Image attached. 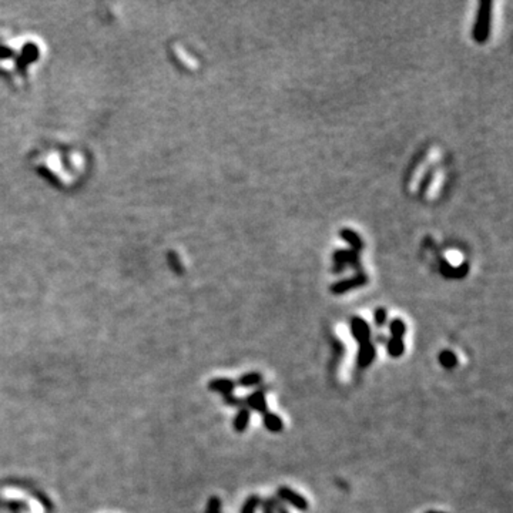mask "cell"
<instances>
[{
	"instance_id": "10",
	"label": "cell",
	"mask_w": 513,
	"mask_h": 513,
	"mask_svg": "<svg viewBox=\"0 0 513 513\" xmlns=\"http://www.w3.org/2000/svg\"><path fill=\"white\" fill-rule=\"evenodd\" d=\"M262 422H264V426L273 433H278L284 429V422L281 419V417L277 415V414H274V412L268 411L267 414H264L262 415Z\"/></svg>"
},
{
	"instance_id": "3",
	"label": "cell",
	"mask_w": 513,
	"mask_h": 513,
	"mask_svg": "<svg viewBox=\"0 0 513 513\" xmlns=\"http://www.w3.org/2000/svg\"><path fill=\"white\" fill-rule=\"evenodd\" d=\"M490 9H492V3L488 1V0L482 1L481 6H479L476 23H475V27H473V39L478 43H485L488 40V37H489Z\"/></svg>"
},
{
	"instance_id": "17",
	"label": "cell",
	"mask_w": 513,
	"mask_h": 513,
	"mask_svg": "<svg viewBox=\"0 0 513 513\" xmlns=\"http://www.w3.org/2000/svg\"><path fill=\"white\" fill-rule=\"evenodd\" d=\"M259 496L258 495H251L242 505L241 508V513H256V509L259 506Z\"/></svg>"
},
{
	"instance_id": "1",
	"label": "cell",
	"mask_w": 513,
	"mask_h": 513,
	"mask_svg": "<svg viewBox=\"0 0 513 513\" xmlns=\"http://www.w3.org/2000/svg\"><path fill=\"white\" fill-rule=\"evenodd\" d=\"M33 167L63 190L77 187L89 173V157L83 148L70 143L47 141L33 151Z\"/></svg>"
},
{
	"instance_id": "6",
	"label": "cell",
	"mask_w": 513,
	"mask_h": 513,
	"mask_svg": "<svg viewBox=\"0 0 513 513\" xmlns=\"http://www.w3.org/2000/svg\"><path fill=\"white\" fill-rule=\"evenodd\" d=\"M375 356H376V350L371 341L359 344V350H358V355H356V364L361 369L368 368L375 361Z\"/></svg>"
},
{
	"instance_id": "23",
	"label": "cell",
	"mask_w": 513,
	"mask_h": 513,
	"mask_svg": "<svg viewBox=\"0 0 513 513\" xmlns=\"http://www.w3.org/2000/svg\"><path fill=\"white\" fill-rule=\"evenodd\" d=\"M428 513H443V512H436V511H429Z\"/></svg>"
},
{
	"instance_id": "21",
	"label": "cell",
	"mask_w": 513,
	"mask_h": 513,
	"mask_svg": "<svg viewBox=\"0 0 513 513\" xmlns=\"http://www.w3.org/2000/svg\"><path fill=\"white\" fill-rule=\"evenodd\" d=\"M271 503H273V509L274 513H289L288 508L285 506V503H282L280 499L271 497Z\"/></svg>"
},
{
	"instance_id": "19",
	"label": "cell",
	"mask_w": 513,
	"mask_h": 513,
	"mask_svg": "<svg viewBox=\"0 0 513 513\" xmlns=\"http://www.w3.org/2000/svg\"><path fill=\"white\" fill-rule=\"evenodd\" d=\"M206 513H221V499L218 496L210 497L207 503V511Z\"/></svg>"
},
{
	"instance_id": "4",
	"label": "cell",
	"mask_w": 513,
	"mask_h": 513,
	"mask_svg": "<svg viewBox=\"0 0 513 513\" xmlns=\"http://www.w3.org/2000/svg\"><path fill=\"white\" fill-rule=\"evenodd\" d=\"M277 493H278V499L282 503H287V505H289V506H292V508H295V509H298L301 512L308 511V508H309L308 500L304 497L303 495H300L298 492L292 490L288 486H281Z\"/></svg>"
},
{
	"instance_id": "14",
	"label": "cell",
	"mask_w": 513,
	"mask_h": 513,
	"mask_svg": "<svg viewBox=\"0 0 513 513\" xmlns=\"http://www.w3.org/2000/svg\"><path fill=\"white\" fill-rule=\"evenodd\" d=\"M438 359H439V364L442 365L445 369H453L458 365V356L449 350L441 351Z\"/></svg>"
},
{
	"instance_id": "9",
	"label": "cell",
	"mask_w": 513,
	"mask_h": 513,
	"mask_svg": "<svg viewBox=\"0 0 513 513\" xmlns=\"http://www.w3.org/2000/svg\"><path fill=\"white\" fill-rule=\"evenodd\" d=\"M235 381L228 379V378H214L208 382V389L212 392H218L223 397H228L233 395L234 389H235Z\"/></svg>"
},
{
	"instance_id": "2",
	"label": "cell",
	"mask_w": 513,
	"mask_h": 513,
	"mask_svg": "<svg viewBox=\"0 0 513 513\" xmlns=\"http://www.w3.org/2000/svg\"><path fill=\"white\" fill-rule=\"evenodd\" d=\"M43 56L45 45L37 36L0 27V76L10 84L23 87Z\"/></svg>"
},
{
	"instance_id": "5",
	"label": "cell",
	"mask_w": 513,
	"mask_h": 513,
	"mask_svg": "<svg viewBox=\"0 0 513 513\" xmlns=\"http://www.w3.org/2000/svg\"><path fill=\"white\" fill-rule=\"evenodd\" d=\"M351 334L352 337L359 342H367L371 341V328L368 325V322L365 320H362L361 317H353L351 320Z\"/></svg>"
},
{
	"instance_id": "18",
	"label": "cell",
	"mask_w": 513,
	"mask_h": 513,
	"mask_svg": "<svg viewBox=\"0 0 513 513\" xmlns=\"http://www.w3.org/2000/svg\"><path fill=\"white\" fill-rule=\"evenodd\" d=\"M386 318H388V312L385 308H378L373 312V321L378 327H384L386 324Z\"/></svg>"
},
{
	"instance_id": "22",
	"label": "cell",
	"mask_w": 513,
	"mask_h": 513,
	"mask_svg": "<svg viewBox=\"0 0 513 513\" xmlns=\"http://www.w3.org/2000/svg\"><path fill=\"white\" fill-rule=\"evenodd\" d=\"M259 506L262 509V513H274L273 509V503H271V497H265L259 500Z\"/></svg>"
},
{
	"instance_id": "11",
	"label": "cell",
	"mask_w": 513,
	"mask_h": 513,
	"mask_svg": "<svg viewBox=\"0 0 513 513\" xmlns=\"http://www.w3.org/2000/svg\"><path fill=\"white\" fill-rule=\"evenodd\" d=\"M250 418H251V411L247 406L238 408V412H237V415L234 418V429L237 432H240V433L244 432L248 428Z\"/></svg>"
},
{
	"instance_id": "15",
	"label": "cell",
	"mask_w": 513,
	"mask_h": 513,
	"mask_svg": "<svg viewBox=\"0 0 513 513\" xmlns=\"http://www.w3.org/2000/svg\"><path fill=\"white\" fill-rule=\"evenodd\" d=\"M341 237L348 242V244H351L352 245V250L353 251H359L361 248H362V241H361V238H359V235L356 233H353V231H351V230H341Z\"/></svg>"
},
{
	"instance_id": "20",
	"label": "cell",
	"mask_w": 513,
	"mask_h": 513,
	"mask_svg": "<svg viewBox=\"0 0 513 513\" xmlns=\"http://www.w3.org/2000/svg\"><path fill=\"white\" fill-rule=\"evenodd\" d=\"M223 399H224V403H227V405H230V406H238V408L245 406V399H242V398L228 395V397H223Z\"/></svg>"
},
{
	"instance_id": "7",
	"label": "cell",
	"mask_w": 513,
	"mask_h": 513,
	"mask_svg": "<svg viewBox=\"0 0 513 513\" xmlns=\"http://www.w3.org/2000/svg\"><path fill=\"white\" fill-rule=\"evenodd\" d=\"M367 281H368V278H367V275H365V274H358V275H356V277H353V278H350V280H345V281H339V282L334 284V285L331 287V292H332V294H335V295H339V294L348 292V291L353 289V288H359V287L365 285V284H367Z\"/></svg>"
},
{
	"instance_id": "8",
	"label": "cell",
	"mask_w": 513,
	"mask_h": 513,
	"mask_svg": "<svg viewBox=\"0 0 513 513\" xmlns=\"http://www.w3.org/2000/svg\"><path fill=\"white\" fill-rule=\"evenodd\" d=\"M245 406L250 411H256L258 414L264 415L268 412V403L265 399V392L262 389H258L256 392H253L251 395L245 398Z\"/></svg>"
},
{
	"instance_id": "16",
	"label": "cell",
	"mask_w": 513,
	"mask_h": 513,
	"mask_svg": "<svg viewBox=\"0 0 513 513\" xmlns=\"http://www.w3.org/2000/svg\"><path fill=\"white\" fill-rule=\"evenodd\" d=\"M389 331H391L392 338H401V339H403V337H405V334H406V325H405V322H403L401 318H395V320H392L391 324H389Z\"/></svg>"
},
{
	"instance_id": "13",
	"label": "cell",
	"mask_w": 513,
	"mask_h": 513,
	"mask_svg": "<svg viewBox=\"0 0 513 513\" xmlns=\"http://www.w3.org/2000/svg\"><path fill=\"white\" fill-rule=\"evenodd\" d=\"M386 352L392 358H401L405 352V344L401 338H389L386 341Z\"/></svg>"
},
{
	"instance_id": "12",
	"label": "cell",
	"mask_w": 513,
	"mask_h": 513,
	"mask_svg": "<svg viewBox=\"0 0 513 513\" xmlns=\"http://www.w3.org/2000/svg\"><path fill=\"white\" fill-rule=\"evenodd\" d=\"M262 382V375L259 372H247L241 375L237 381L235 385L244 386V388H250V386H256Z\"/></svg>"
}]
</instances>
